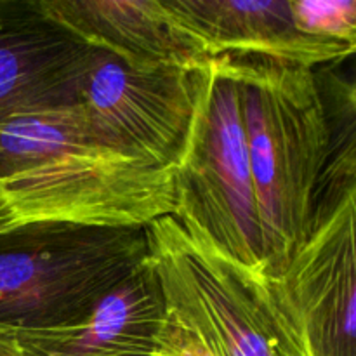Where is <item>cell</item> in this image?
Returning a JSON list of instances; mask_svg holds the SVG:
<instances>
[{"instance_id":"obj_13","label":"cell","mask_w":356,"mask_h":356,"mask_svg":"<svg viewBox=\"0 0 356 356\" xmlns=\"http://www.w3.org/2000/svg\"><path fill=\"white\" fill-rule=\"evenodd\" d=\"M301 33L356 45L355 0H289Z\"/></svg>"},{"instance_id":"obj_15","label":"cell","mask_w":356,"mask_h":356,"mask_svg":"<svg viewBox=\"0 0 356 356\" xmlns=\"http://www.w3.org/2000/svg\"><path fill=\"white\" fill-rule=\"evenodd\" d=\"M0 356H19L14 341L3 334H0Z\"/></svg>"},{"instance_id":"obj_12","label":"cell","mask_w":356,"mask_h":356,"mask_svg":"<svg viewBox=\"0 0 356 356\" xmlns=\"http://www.w3.org/2000/svg\"><path fill=\"white\" fill-rule=\"evenodd\" d=\"M79 149L124 153L80 101L13 115L0 122V183Z\"/></svg>"},{"instance_id":"obj_4","label":"cell","mask_w":356,"mask_h":356,"mask_svg":"<svg viewBox=\"0 0 356 356\" xmlns=\"http://www.w3.org/2000/svg\"><path fill=\"white\" fill-rule=\"evenodd\" d=\"M195 117L176 169L174 218L263 273V236L247 149L240 82L221 58L193 70Z\"/></svg>"},{"instance_id":"obj_14","label":"cell","mask_w":356,"mask_h":356,"mask_svg":"<svg viewBox=\"0 0 356 356\" xmlns=\"http://www.w3.org/2000/svg\"><path fill=\"white\" fill-rule=\"evenodd\" d=\"M156 356H216L195 337L190 330L169 318L165 313V322L156 337Z\"/></svg>"},{"instance_id":"obj_6","label":"cell","mask_w":356,"mask_h":356,"mask_svg":"<svg viewBox=\"0 0 356 356\" xmlns=\"http://www.w3.org/2000/svg\"><path fill=\"white\" fill-rule=\"evenodd\" d=\"M79 101L124 153L181 165L195 117L193 70L136 68L96 49Z\"/></svg>"},{"instance_id":"obj_7","label":"cell","mask_w":356,"mask_h":356,"mask_svg":"<svg viewBox=\"0 0 356 356\" xmlns=\"http://www.w3.org/2000/svg\"><path fill=\"white\" fill-rule=\"evenodd\" d=\"M355 209L351 198L268 280L308 356H356Z\"/></svg>"},{"instance_id":"obj_1","label":"cell","mask_w":356,"mask_h":356,"mask_svg":"<svg viewBox=\"0 0 356 356\" xmlns=\"http://www.w3.org/2000/svg\"><path fill=\"white\" fill-rule=\"evenodd\" d=\"M242 89L263 236V277L277 280L356 195V92L332 70L261 56H219Z\"/></svg>"},{"instance_id":"obj_5","label":"cell","mask_w":356,"mask_h":356,"mask_svg":"<svg viewBox=\"0 0 356 356\" xmlns=\"http://www.w3.org/2000/svg\"><path fill=\"white\" fill-rule=\"evenodd\" d=\"M0 204L10 226L148 228L176 212V170L111 149H79L0 183Z\"/></svg>"},{"instance_id":"obj_16","label":"cell","mask_w":356,"mask_h":356,"mask_svg":"<svg viewBox=\"0 0 356 356\" xmlns=\"http://www.w3.org/2000/svg\"><path fill=\"white\" fill-rule=\"evenodd\" d=\"M10 221H9V214H7L6 207L0 204V232H3L6 228H9Z\"/></svg>"},{"instance_id":"obj_9","label":"cell","mask_w":356,"mask_h":356,"mask_svg":"<svg viewBox=\"0 0 356 356\" xmlns=\"http://www.w3.org/2000/svg\"><path fill=\"white\" fill-rule=\"evenodd\" d=\"M87 45L136 68L195 70L211 61L165 0H38Z\"/></svg>"},{"instance_id":"obj_8","label":"cell","mask_w":356,"mask_h":356,"mask_svg":"<svg viewBox=\"0 0 356 356\" xmlns=\"http://www.w3.org/2000/svg\"><path fill=\"white\" fill-rule=\"evenodd\" d=\"M94 52L38 0H0V122L79 103Z\"/></svg>"},{"instance_id":"obj_10","label":"cell","mask_w":356,"mask_h":356,"mask_svg":"<svg viewBox=\"0 0 356 356\" xmlns=\"http://www.w3.org/2000/svg\"><path fill=\"white\" fill-rule=\"evenodd\" d=\"M209 58L261 56L316 68L355 54L356 45L301 33L289 0H165Z\"/></svg>"},{"instance_id":"obj_11","label":"cell","mask_w":356,"mask_h":356,"mask_svg":"<svg viewBox=\"0 0 356 356\" xmlns=\"http://www.w3.org/2000/svg\"><path fill=\"white\" fill-rule=\"evenodd\" d=\"M163 322L162 289L148 256L82 322L3 336L19 356H156Z\"/></svg>"},{"instance_id":"obj_2","label":"cell","mask_w":356,"mask_h":356,"mask_svg":"<svg viewBox=\"0 0 356 356\" xmlns=\"http://www.w3.org/2000/svg\"><path fill=\"white\" fill-rule=\"evenodd\" d=\"M148 256L146 228L9 226L0 232V334L82 322Z\"/></svg>"},{"instance_id":"obj_3","label":"cell","mask_w":356,"mask_h":356,"mask_svg":"<svg viewBox=\"0 0 356 356\" xmlns=\"http://www.w3.org/2000/svg\"><path fill=\"white\" fill-rule=\"evenodd\" d=\"M146 232L167 316L216 356H308L263 273L174 216L156 219Z\"/></svg>"}]
</instances>
